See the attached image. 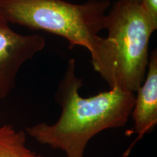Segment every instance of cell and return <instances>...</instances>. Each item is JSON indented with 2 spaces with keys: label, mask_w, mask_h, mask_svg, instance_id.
Instances as JSON below:
<instances>
[{
  "label": "cell",
  "mask_w": 157,
  "mask_h": 157,
  "mask_svg": "<svg viewBox=\"0 0 157 157\" xmlns=\"http://www.w3.org/2000/svg\"><path fill=\"white\" fill-rule=\"evenodd\" d=\"M140 5L154 28L157 29V0H141Z\"/></svg>",
  "instance_id": "cell-7"
},
{
  "label": "cell",
  "mask_w": 157,
  "mask_h": 157,
  "mask_svg": "<svg viewBox=\"0 0 157 157\" xmlns=\"http://www.w3.org/2000/svg\"><path fill=\"white\" fill-rule=\"evenodd\" d=\"M45 44L42 35L20 34L0 20V100L8 97L15 89L23 65L41 52Z\"/></svg>",
  "instance_id": "cell-4"
},
{
  "label": "cell",
  "mask_w": 157,
  "mask_h": 157,
  "mask_svg": "<svg viewBox=\"0 0 157 157\" xmlns=\"http://www.w3.org/2000/svg\"><path fill=\"white\" fill-rule=\"evenodd\" d=\"M135 104L131 116L134 121V130L137 137L123 154L128 157L135 144L151 132L157 124V51L154 50L149 56L146 76L136 91Z\"/></svg>",
  "instance_id": "cell-5"
},
{
  "label": "cell",
  "mask_w": 157,
  "mask_h": 157,
  "mask_svg": "<svg viewBox=\"0 0 157 157\" xmlns=\"http://www.w3.org/2000/svg\"><path fill=\"white\" fill-rule=\"evenodd\" d=\"M131 1L135 2H137V3H140L141 0H131Z\"/></svg>",
  "instance_id": "cell-8"
},
{
  "label": "cell",
  "mask_w": 157,
  "mask_h": 157,
  "mask_svg": "<svg viewBox=\"0 0 157 157\" xmlns=\"http://www.w3.org/2000/svg\"><path fill=\"white\" fill-rule=\"evenodd\" d=\"M110 6L109 0H0V20L57 35L70 49L81 46L92 54L103 39L99 33L105 29Z\"/></svg>",
  "instance_id": "cell-3"
},
{
  "label": "cell",
  "mask_w": 157,
  "mask_h": 157,
  "mask_svg": "<svg viewBox=\"0 0 157 157\" xmlns=\"http://www.w3.org/2000/svg\"><path fill=\"white\" fill-rule=\"evenodd\" d=\"M105 29L97 50L91 55L94 70L110 90L135 93L146 76L149 42L156 31L140 3L117 0L106 14Z\"/></svg>",
  "instance_id": "cell-2"
},
{
  "label": "cell",
  "mask_w": 157,
  "mask_h": 157,
  "mask_svg": "<svg viewBox=\"0 0 157 157\" xmlns=\"http://www.w3.org/2000/svg\"><path fill=\"white\" fill-rule=\"evenodd\" d=\"M83 80L76 74V60L70 59L58 84L55 101L61 108L56 123L40 122L26 127L36 142L64 152L66 157H85L88 143L109 129L125 126L135 104V93L113 89L84 98Z\"/></svg>",
  "instance_id": "cell-1"
},
{
  "label": "cell",
  "mask_w": 157,
  "mask_h": 157,
  "mask_svg": "<svg viewBox=\"0 0 157 157\" xmlns=\"http://www.w3.org/2000/svg\"><path fill=\"white\" fill-rule=\"evenodd\" d=\"M0 157H48L27 146L26 133L12 125L0 124Z\"/></svg>",
  "instance_id": "cell-6"
}]
</instances>
